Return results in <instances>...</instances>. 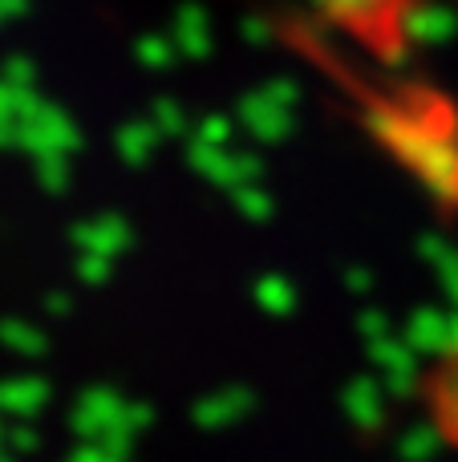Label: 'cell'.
Wrapping results in <instances>:
<instances>
[{
	"instance_id": "obj_1",
	"label": "cell",
	"mask_w": 458,
	"mask_h": 462,
	"mask_svg": "<svg viewBox=\"0 0 458 462\" xmlns=\"http://www.w3.org/2000/svg\"><path fill=\"white\" fill-rule=\"evenodd\" d=\"M333 32L378 61H398L410 49L418 21L438 0H308Z\"/></svg>"
}]
</instances>
